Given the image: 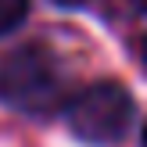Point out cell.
I'll return each instance as SVG.
<instances>
[{"label":"cell","mask_w":147,"mask_h":147,"mask_svg":"<svg viewBox=\"0 0 147 147\" xmlns=\"http://www.w3.org/2000/svg\"><path fill=\"white\" fill-rule=\"evenodd\" d=\"M72 97L65 61L40 40L11 47L0 57V100L22 115H54Z\"/></svg>","instance_id":"6da1fadb"},{"label":"cell","mask_w":147,"mask_h":147,"mask_svg":"<svg viewBox=\"0 0 147 147\" xmlns=\"http://www.w3.org/2000/svg\"><path fill=\"white\" fill-rule=\"evenodd\" d=\"M29 4H32V0H0V40L11 36L14 29L29 18Z\"/></svg>","instance_id":"3957f363"},{"label":"cell","mask_w":147,"mask_h":147,"mask_svg":"<svg viewBox=\"0 0 147 147\" xmlns=\"http://www.w3.org/2000/svg\"><path fill=\"white\" fill-rule=\"evenodd\" d=\"M140 147H147V122H144V129H140Z\"/></svg>","instance_id":"52a82bcc"},{"label":"cell","mask_w":147,"mask_h":147,"mask_svg":"<svg viewBox=\"0 0 147 147\" xmlns=\"http://www.w3.org/2000/svg\"><path fill=\"white\" fill-rule=\"evenodd\" d=\"M140 65L147 68V32H144V40H140Z\"/></svg>","instance_id":"8992f818"},{"label":"cell","mask_w":147,"mask_h":147,"mask_svg":"<svg viewBox=\"0 0 147 147\" xmlns=\"http://www.w3.org/2000/svg\"><path fill=\"white\" fill-rule=\"evenodd\" d=\"M72 136L90 147H111L133 129V93L119 79H97V83L76 90L61 108Z\"/></svg>","instance_id":"7a4b0ae2"},{"label":"cell","mask_w":147,"mask_h":147,"mask_svg":"<svg viewBox=\"0 0 147 147\" xmlns=\"http://www.w3.org/2000/svg\"><path fill=\"white\" fill-rule=\"evenodd\" d=\"M50 4H57V7H83L86 0H50Z\"/></svg>","instance_id":"5b68a950"},{"label":"cell","mask_w":147,"mask_h":147,"mask_svg":"<svg viewBox=\"0 0 147 147\" xmlns=\"http://www.w3.org/2000/svg\"><path fill=\"white\" fill-rule=\"evenodd\" d=\"M111 7H119V11H126L129 18H133V14L147 11V0H111Z\"/></svg>","instance_id":"277c9868"}]
</instances>
